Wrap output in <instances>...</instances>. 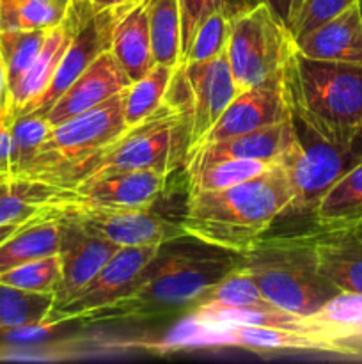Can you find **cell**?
Wrapping results in <instances>:
<instances>
[{"label": "cell", "mask_w": 362, "mask_h": 364, "mask_svg": "<svg viewBox=\"0 0 362 364\" xmlns=\"http://www.w3.org/2000/svg\"><path fill=\"white\" fill-rule=\"evenodd\" d=\"M94 9H106V7H114V6H121V4H126L130 0H87Z\"/></svg>", "instance_id": "7bdbcfd3"}, {"label": "cell", "mask_w": 362, "mask_h": 364, "mask_svg": "<svg viewBox=\"0 0 362 364\" xmlns=\"http://www.w3.org/2000/svg\"><path fill=\"white\" fill-rule=\"evenodd\" d=\"M0 178H4V176H0Z\"/></svg>", "instance_id": "681fc988"}, {"label": "cell", "mask_w": 362, "mask_h": 364, "mask_svg": "<svg viewBox=\"0 0 362 364\" xmlns=\"http://www.w3.org/2000/svg\"><path fill=\"white\" fill-rule=\"evenodd\" d=\"M275 164L277 162H263V160L226 159L192 167V169H187L188 194L229 188L233 185L261 176Z\"/></svg>", "instance_id": "83f0119b"}, {"label": "cell", "mask_w": 362, "mask_h": 364, "mask_svg": "<svg viewBox=\"0 0 362 364\" xmlns=\"http://www.w3.org/2000/svg\"><path fill=\"white\" fill-rule=\"evenodd\" d=\"M11 92H9V82H7L6 66H4L2 55H0V112L11 109Z\"/></svg>", "instance_id": "b9f144b4"}, {"label": "cell", "mask_w": 362, "mask_h": 364, "mask_svg": "<svg viewBox=\"0 0 362 364\" xmlns=\"http://www.w3.org/2000/svg\"><path fill=\"white\" fill-rule=\"evenodd\" d=\"M16 119L14 109L0 112V176L9 178L11 174V146H13V123Z\"/></svg>", "instance_id": "f35d334b"}, {"label": "cell", "mask_w": 362, "mask_h": 364, "mask_svg": "<svg viewBox=\"0 0 362 364\" xmlns=\"http://www.w3.org/2000/svg\"><path fill=\"white\" fill-rule=\"evenodd\" d=\"M234 263L236 255L188 237L167 242L128 294L77 322H151L190 313L199 299L234 269Z\"/></svg>", "instance_id": "6da1fadb"}, {"label": "cell", "mask_w": 362, "mask_h": 364, "mask_svg": "<svg viewBox=\"0 0 362 364\" xmlns=\"http://www.w3.org/2000/svg\"><path fill=\"white\" fill-rule=\"evenodd\" d=\"M236 308H275L270 304L258 284L248 274L234 267L219 283L213 284L194 306L195 309H236Z\"/></svg>", "instance_id": "f546056e"}, {"label": "cell", "mask_w": 362, "mask_h": 364, "mask_svg": "<svg viewBox=\"0 0 362 364\" xmlns=\"http://www.w3.org/2000/svg\"><path fill=\"white\" fill-rule=\"evenodd\" d=\"M293 137L279 159L295 192V213H312L334 183L362 159V142L341 148L325 141L311 127L290 112Z\"/></svg>", "instance_id": "ba28073f"}, {"label": "cell", "mask_w": 362, "mask_h": 364, "mask_svg": "<svg viewBox=\"0 0 362 364\" xmlns=\"http://www.w3.org/2000/svg\"><path fill=\"white\" fill-rule=\"evenodd\" d=\"M163 245V244H162ZM160 245L119 247L103 269L75 295L59 308H52L50 316L60 322H77L87 313L110 304L121 295L128 294L137 283V277L149 265Z\"/></svg>", "instance_id": "8fae6325"}, {"label": "cell", "mask_w": 362, "mask_h": 364, "mask_svg": "<svg viewBox=\"0 0 362 364\" xmlns=\"http://www.w3.org/2000/svg\"><path fill=\"white\" fill-rule=\"evenodd\" d=\"M280 77L293 116L332 144H361L362 64L309 59L293 45Z\"/></svg>", "instance_id": "3957f363"}, {"label": "cell", "mask_w": 362, "mask_h": 364, "mask_svg": "<svg viewBox=\"0 0 362 364\" xmlns=\"http://www.w3.org/2000/svg\"><path fill=\"white\" fill-rule=\"evenodd\" d=\"M183 68H180L165 102L138 124L128 127L106 148L71 167L53 187L75 188L82 181L123 171L151 169L172 174L185 166L190 142V91L181 96Z\"/></svg>", "instance_id": "277c9868"}, {"label": "cell", "mask_w": 362, "mask_h": 364, "mask_svg": "<svg viewBox=\"0 0 362 364\" xmlns=\"http://www.w3.org/2000/svg\"><path fill=\"white\" fill-rule=\"evenodd\" d=\"M6 181H7V178H0V192H2L4 187H6Z\"/></svg>", "instance_id": "f6af8a7d"}, {"label": "cell", "mask_w": 362, "mask_h": 364, "mask_svg": "<svg viewBox=\"0 0 362 364\" xmlns=\"http://www.w3.org/2000/svg\"><path fill=\"white\" fill-rule=\"evenodd\" d=\"M48 31H0V55L11 89L41 52Z\"/></svg>", "instance_id": "d6a6232c"}, {"label": "cell", "mask_w": 362, "mask_h": 364, "mask_svg": "<svg viewBox=\"0 0 362 364\" xmlns=\"http://www.w3.org/2000/svg\"><path fill=\"white\" fill-rule=\"evenodd\" d=\"M52 123L41 112H27L16 116L13 123V146H11V174L18 178L28 169L39 148L48 137Z\"/></svg>", "instance_id": "1f68e13d"}, {"label": "cell", "mask_w": 362, "mask_h": 364, "mask_svg": "<svg viewBox=\"0 0 362 364\" xmlns=\"http://www.w3.org/2000/svg\"><path fill=\"white\" fill-rule=\"evenodd\" d=\"M181 6V63L194 39L199 25L215 11H226L231 16H236L241 11L248 9L247 0H180Z\"/></svg>", "instance_id": "8d00e7d4"}, {"label": "cell", "mask_w": 362, "mask_h": 364, "mask_svg": "<svg viewBox=\"0 0 362 364\" xmlns=\"http://www.w3.org/2000/svg\"><path fill=\"white\" fill-rule=\"evenodd\" d=\"M73 2L0 0V31H50L62 23Z\"/></svg>", "instance_id": "f1b7e54d"}, {"label": "cell", "mask_w": 362, "mask_h": 364, "mask_svg": "<svg viewBox=\"0 0 362 364\" xmlns=\"http://www.w3.org/2000/svg\"><path fill=\"white\" fill-rule=\"evenodd\" d=\"M263 2L275 14L277 20H280V23L286 25L287 31H290V25L293 21L295 13L300 7L302 0H263Z\"/></svg>", "instance_id": "60d3db41"}, {"label": "cell", "mask_w": 362, "mask_h": 364, "mask_svg": "<svg viewBox=\"0 0 362 364\" xmlns=\"http://www.w3.org/2000/svg\"><path fill=\"white\" fill-rule=\"evenodd\" d=\"M293 45L309 59L362 64V18L357 2L295 38Z\"/></svg>", "instance_id": "ffe728a7"}, {"label": "cell", "mask_w": 362, "mask_h": 364, "mask_svg": "<svg viewBox=\"0 0 362 364\" xmlns=\"http://www.w3.org/2000/svg\"><path fill=\"white\" fill-rule=\"evenodd\" d=\"M149 34L155 64L181 66L180 0H148Z\"/></svg>", "instance_id": "4316f807"}, {"label": "cell", "mask_w": 362, "mask_h": 364, "mask_svg": "<svg viewBox=\"0 0 362 364\" xmlns=\"http://www.w3.org/2000/svg\"><path fill=\"white\" fill-rule=\"evenodd\" d=\"M229 329V347H240L251 352H319L337 355L332 341L314 334L295 333V331L270 329V327H226Z\"/></svg>", "instance_id": "d4e9b609"}, {"label": "cell", "mask_w": 362, "mask_h": 364, "mask_svg": "<svg viewBox=\"0 0 362 364\" xmlns=\"http://www.w3.org/2000/svg\"><path fill=\"white\" fill-rule=\"evenodd\" d=\"M293 203L290 178L277 162L265 174L243 183L188 194L180 220L192 240L241 255L265 237L277 217L291 212Z\"/></svg>", "instance_id": "7a4b0ae2"}, {"label": "cell", "mask_w": 362, "mask_h": 364, "mask_svg": "<svg viewBox=\"0 0 362 364\" xmlns=\"http://www.w3.org/2000/svg\"><path fill=\"white\" fill-rule=\"evenodd\" d=\"M291 48L293 36L265 2L236 14L226 55L238 89L245 91L277 77Z\"/></svg>", "instance_id": "52a82bcc"}, {"label": "cell", "mask_w": 362, "mask_h": 364, "mask_svg": "<svg viewBox=\"0 0 362 364\" xmlns=\"http://www.w3.org/2000/svg\"><path fill=\"white\" fill-rule=\"evenodd\" d=\"M60 2H73V0H60Z\"/></svg>", "instance_id": "c3c4849f"}, {"label": "cell", "mask_w": 362, "mask_h": 364, "mask_svg": "<svg viewBox=\"0 0 362 364\" xmlns=\"http://www.w3.org/2000/svg\"><path fill=\"white\" fill-rule=\"evenodd\" d=\"M23 224L25 223H21V224H6V226H0V244H2L4 240H7V238H9L11 235L14 233V231L20 230Z\"/></svg>", "instance_id": "ee69618b"}, {"label": "cell", "mask_w": 362, "mask_h": 364, "mask_svg": "<svg viewBox=\"0 0 362 364\" xmlns=\"http://www.w3.org/2000/svg\"><path fill=\"white\" fill-rule=\"evenodd\" d=\"M234 267L251 276L270 304L302 316H312L339 294L319 272L312 230L261 237L236 255Z\"/></svg>", "instance_id": "5b68a950"}, {"label": "cell", "mask_w": 362, "mask_h": 364, "mask_svg": "<svg viewBox=\"0 0 362 364\" xmlns=\"http://www.w3.org/2000/svg\"><path fill=\"white\" fill-rule=\"evenodd\" d=\"M85 4L87 0H75L71 4L70 13L64 18L62 23L50 28L39 55L35 57L32 66L25 71L23 77L16 82V85L11 89V105H13L16 116L34 112L35 105L45 95L53 75H55L64 52L70 46L71 38L80 23L82 14H84Z\"/></svg>", "instance_id": "e0dca14e"}, {"label": "cell", "mask_w": 362, "mask_h": 364, "mask_svg": "<svg viewBox=\"0 0 362 364\" xmlns=\"http://www.w3.org/2000/svg\"><path fill=\"white\" fill-rule=\"evenodd\" d=\"M337 355L344 358H362V327L350 331L336 341Z\"/></svg>", "instance_id": "ab89813d"}, {"label": "cell", "mask_w": 362, "mask_h": 364, "mask_svg": "<svg viewBox=\"0 0 362 364\" xmlns=\"http://www.w3.org/2000/svg\"><path fill=\"white\" fill-rule=\"evenodd\" d=\"M60 281H62V269H60L59 255L34 259L0 274V283L35 294H52L53 297L59 291Z\"/></svg>", "instance_id": "836d02e7"}, {"label": "cell", "mask_w": 362, "mask_h": 364, "mask_svg": "<svg viewBox=\"0 0 362 364\" xmlns=\"http://www.w3.org/2000/svg\"><path fill=\"white\" fill-rule=\"evenodd\" d=\"M131 80L117 64L112 52H105L50 105L45 116L53 124L102 105L123 92Z\"/></svg>", "instance_id": "2e32d148"}, {"label": "cell", "mask_w": 362, "mask_h": 364, "mask_svg": "<svg viewBox=\"0 0 362 364\" xmlns=\"http://www.w3.org/2000/svg\"><path fill=\"white\" fill-rule=\"evenodd\" d=\"M170 174L151 169L123 171L82 181L71 188V203L96 208H151L167 187Z\"/></svg>", "instance_id": "9a60e30c"}, {"label": "cell", "mask_w": 362, "mask_h": 364, "mask_svg": "<svg viewBox=\"0 0 362 364\" xmlns=\"http://www.w3.org/2000/svg\"><path fill=\"white\" fill-rule=\"evenodd\" d=\"M117 249L116 244L82 226L73 213L60 212L59 258L62 281L55 294L53 308L71 301L116 255Z\"/></svg>", "instance_id": "7c38bea8"}, {"label": "cell", "mask_w": 362, "mask_h": 364, "mask_svg": "<svg viewBox=\"0 0 362 364\" xmlns=\"http://www.w3.org/2000/svg\"><path fill=\"white\" fill-rule=\"evenodd\" d=\"M233 18L234 16H231L226 11H215L208 18H204V21L195 31L181 66L206 63V60H212L226 53Z\"/></svg>", "instance_id": "e575fe53"}, {"label": "cell", "mask_w": 362, "mask_h": 364, "mask_svg": "<svg viewBox=\"0 0 362 364\" xmlns=\"http://www.w3.org/2000/svg\"><path fill=\"white\" fill-rule=\"evenodd\" d=\"M133 2L121 4V6L106 7V9H94L91 4H85L84 14L80 18L77 31L71 38L70 46L64 52L55 75L50 82L48 89L35 105L34 112L45 114L53 102L98 59L102 53L109 52L112 45L114 28L123 16L128 6Z\"/></svg>", "instance_id": "30bf717a"}, {"label": "cell", "mask_w": 362, "mask_h": 364, "mask_svg": "<svg viewBox=\"0 0 362 364\" xmlns=\"http://www.w3.org/2000/svg\"><path fill=\"white\" fill-rule=\"evenodd\" d=\"M71 194V188H59L23 178H7L6 187L0 192V226L28 223L60 212Z\"/></svg>", "instance_id": "7402d4cb"}, {"label": "cell", "mask_w": 362, "mask_h": 364, "mask_svg": "<svg viewBox=\"0 0 362 364\" xmlns=\"http://www.w3.org/2000/svg\"><path fill=\"white\" fill-rule=\"evenodd\" d=\"M183 70L190 91V153L204 141L240 89L234 82L226 53L206 63L183 66Z\"/></svg>", "instance_id": "4fadbf2b"}, {"label": "cell", "mask_w": 362, "mask_h": 364, "mask_svg": "<svg viewBox=\"0 0 362 364\" xmlns=\"http://www.w3.org/2000/svg\"><path fill=\"white\" fill-rule=\"evenodd\" d=\"M280 73L265 84L254 85V87L238 92L233 102L229 103V107L224 110L215 127L208 132L204 141L199 146L238 137V135L248 134V132L259 130V128L287 119L290 117V105H287L286 95H284Z\"/></svg>", "instance_id": "5bb4252c"}, {"label": "cell", "mask_w": 362, "mask_h": 364, "mask_svg": "<svg viewBox=\"0 0 362 364\" xmlns=\"http://www.w3.org/2000/svg\"><path fill=\"white\" fill-rule=\"evenodd\" d=\"M180 68L165 66V64H153V68L144 77L131 82L124 89V123L128 127H133V124L144 121L146 117L151 116L165 102Z\"/></svg>", "instance_id": "484cf974"}, {"label": "cell", "mask_w": 362, "mask_h": 364, "mask_svg": "<svg viewBox=\"0 0 362 364\" xmlns=\"http://www.w3.org/2000/svg\"><path fill=\"white\" fill-rule=\"evenodd\" d=\"M312 318L319 323L327 340L336 343L350 331L362 327V295L339 291L327 301Z\"/></svg>", "instance_id": "d590c367"}, {"label": "cell", "mask_w": 362, "mask_h": 364, "mask_svg": "<svg viewBox=\"0 0 362 364\" xmlns=\"http://www.w3.org/2000/svg\"><path fill=\"white\" fill-rule=\"evenodd\" d=\"M148 0H133L114 28L110 52L131 82L144 77L155 64L149 34Z\"/></svg>", "instance_id": "44dd1931"}, {"label": "cell", "mask_w": 362, "mask_h": 364, "mask_svg": "<svg viewBox=\"0 0 362 364\" xmlns=\"http://www.w3.org/2000/svg\"><path fill=\"white\" fill-rule=\"evenodd\" d=\"M263 2V0H247V4H248V6H256V4H261Z\"/></svg>", "instance_id": "bcb514c9"}, {"label": "cell", "mask_w": 362, "mask_h": 364, "mask_svg": "<svg viewBox=\"0 0 362 364\" xmlns=\"http://www.w3.org/2000/svg\"><path fill=\"white\" fill-rule=\"evenodd\" d=\"M311 215L322 230L362 224V159L330 187Z\"/></svg>", "instance_id": "cb8c5ba5"}, {"label": "cell", "mask_w": 362, "mask_h": 364, "mask_svg": "<svg viewBox=\"0 0 362 364\" xmlns=\"http://www.w3.org/2000/svg\"><path fill=\"white\" fill-rule=\"evenodd\" d=\"M73 196V194H71ZM60 212L73 213L91 233L112 242L117 247L162 245L185 238L181 220L169 219L151 208H96V206L66 203Z\"/></svg>", "instance_id": "9c48e42d"}, {"label": "cell", "mask_w": 362, "mask_h": 364, "mask_svg": "<svg viewBox=\"0 0 362 364\" xmlns=\"http://www.w3.org/2000/svg\"><path fill=\"white\" fill-rule=\"evenodd\" d=\"M123 92L102 105L53 124L28 169L18 178L55 185L71 167L91 159L124 134Z\"/></svg>", "instance_id": "8992f818"}, {"label": "cell", "mask_w": 362, "mask_h": 364, "mask_svg": "<svg viewBox=\"0 0 362 364\" xmlns=\"http://www.w3.org/2000/svg\"><path fill=\"white\" fill-rule=\"evenodd\" d=\"M355 2L357 0H302L300 7L295 13L293 21L290 25V34L293 36V39L300 38L302 34L318 27L319 23L336 16L337 13H341Z\"/></svg>", "instance_id": "74e56055"}, {"label": "cell", "mask_w": 362, "mask_h": 364, "mask_svg": "<svg viewBox=\"0 0 362 364\" xmlns=\"http://www.w3.org/2000/svg\"><path fill=\"white\" fill-rule=\"evenodd\" d=\"M357 6H358V11H361V18H362V0H357Z\"/></svg>", "instance_id": "7dc6e473"}, {"label": "cell", "mask_w": 362, "mask_h": 364, "mask_svg": "<svg viewBox=\"0 0 362 364\" xmlns=\"http://www.w3.org/2000/svg\"><path fill=\"white\" fill-rule=\"evenodd\" d=\"M55 297L0 283V329L32 326L50 316Z\"/></svg>", "instance_id": "4dcf8cb0"}, {"label": "cell", "mask_w": 362, "mask_h": 364, "mask_svg": "<svg viewBox=\"0 0 362 364\" xmlns=\"http://www.w3.org/2000/svg\"><path fill=\"white\" fill-rule=\"evenodd\" d=\"M291 137H293V124H291V117H287L280 123L270 124V127L259 128V130L248 132L238 137L199 146L187 155L185 169L226 159L279 162L290 146Z\"/></svg>", "instance_id": "d6986e66"}, {"label": "cell", "mask_w": 362, "mask_h": 364, "mask_svg": "<svg viewBox=\"0 0 362 364\" xmlns=\"http://www.w3.org/2000/svg\"><path fill=\"white\" fill-rule=\"evenodd\" d=\"M60 212L38 217L0 244V274L23 263L59 255Z\"/></svg>", "instance_id": "603a6c76"}, {"label": "cell", "mask_w": 362, "mask_h": 364, "mask_svg": "<svg viewBox=\"0 0 362 364\" xmlns=\"http://www.w3.org/2000/svg\"><path fill=\"white\" fill-rule=\"evenodd\" d=\"M318 269L339 291L362 295V224L312 230Z\"/></svg>", "instance_id": "ac0fdd59"}]
</instances>
